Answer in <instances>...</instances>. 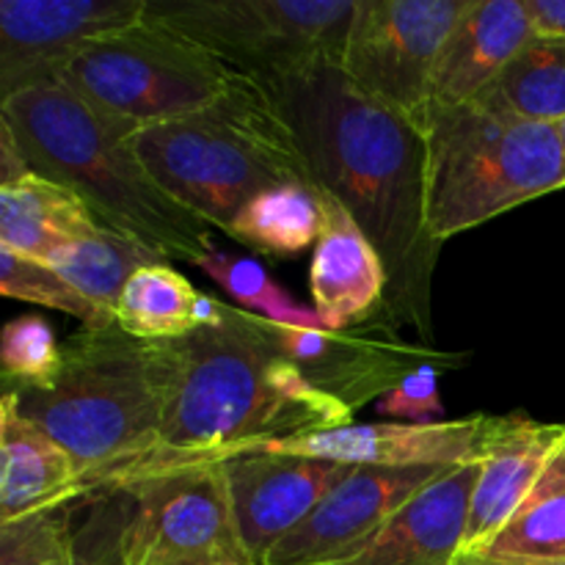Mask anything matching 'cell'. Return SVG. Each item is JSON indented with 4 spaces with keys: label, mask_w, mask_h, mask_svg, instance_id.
Returning a JSON list of instances; mask_svg holds the SVG:
<instances>
[{
    "label": "cell",
    "mask_w": 565,
    "mask_h": 565,
    "mask_svg": "<svg viewBox=\"0 0 565 565\" xmlns=\"http://www.w3.org/2000/svg\"><path fill=\"white\" fill-rule=\"evenodd\" d=\"M312 309L323 329L367 323L386 303V268L353 215L323 191V232L309 268Z\"/></svg>",
    "instance_id": "ac0fdd59"
},
{
    "label": "cell",
    "mask_w": 565,
    "mask_h": 565,
    "mask_svg": "<svg viewBox=\"0 0 565 565\" xmlns=\"http://www.w3.org/2000/svg\"><path fill=\"white\" fill-rule=\"evenodd\" d=\"M0 565H77L66 508L0 524Z\"/></svg>",
    "instance_id": "f546056e"
},
{
    "label": "cell",
    "mask_w": 565,
    "mask_h": 565,
    "mask_svg": "<svg viewBox=\"0 0 565 565\" xmlns=\"http://www.w3.org/2000/svg\"><path fill=\"white\" fill-rule=\"evenodd\" d=\"M425 215L430 241L494 221L508 210L565 188V149L557 125L524 121L480 105L428 108Z\"/></svg>",
    "instance_id": "8992f818"
},
{
    "label": "cell",
    "mask_w": 565,
    "mask_h": 565,
    "mask_svg": "<svg viewBox=\"0 0 565 565\" xmlns=\"http://www.w3.org/2000/svg\"><path fill=\"white\" fill-rule=\"evenodd\" d=\"M452 565H565V561H519V557H491L483 552H461Z\"/></svg>",
    "instance_id": "d6a6232c"
},
{
    "label": "cell",
    "mask_w": 565,
    "mask_h": 565,
    "mask_svg": "<svg viewBox=\"0 0 565 565\" xmlns=\"http://www.w3.org/2000/svg\"><path fill=\"white\" fill-rule=\"evenodd\" d=\"M480 463L450 467L414 494L359 555L340 565H452L463 552Z\"/></svg>",
    "instance_id": "e0dca14e"
},
{
    "label": "cell",
    "mask_w": 565,
    "mask_h": 565,
    "mask_svg": "<svg viewBox=\"0 0 565 565\" xmlns=\"http://www.w3.org/2000/svg\"><path fill=\"white\" fill-rule=\"evenodd\" d=\"M0 292L6 298L39 303V307L70 315V318L81 320L86 329L116 323L110 315H105L88 298H83L53 265L42 263V259L22 257V254L11 252L6 246H0Z\"/></svg>",
    "instance_id": "83f0119b"
},
{
    "label": "cell",
    "mask_w": 565,
    "mask_h": 565,
    "mask_svg": "<svg viewBox=\"0 0 565 565\" xmlns=\"http://www.w3.org/2000/svg\"><path fill=\"white\" fill-rule=\"evenodd\" d=\"M375 408L384 417L406 419V423H434L430 417L445 412V403L439 397V367L425 364V367L414 370L395 390L386 392L375 403Z\"/></svg>",
    "instance_id": "4dcf8cb0"
},
{
    "label": "cell",
    "mask_w": 565,
    "mask_h": 565,
    "mask_svg": "<svg viewBox=\"0 0 565 565\" xmlns=\"http://www.w3.org/2000/svg\"><path fill=\"white\" fill-rule=\"evenodd\" d=\"M224 303L193 290L171 263L147 265L127 281L116 307V326L141 342H169L213 326Z\"/></svg>",
    "instance_id": "7402d4cb"
},
{
    "label": "cell",
    "mask_w": 565,
    "mask_h": 565,
    "mask_svg": "<svg viewBox=\"0 0 565 565\" xmlns=\"http://www.w3.org/2000/svg\"><path fill=\"white\" fill-rule=\"evenodd\" d=\"M533 17L535 33L541 36H565V0H524Z\"/></svg>",
    "instance_id": "1f68e13d"
},
{
    "label": "cell",
    "mask_w": 565,
    "mask_h": 565,
    "mask_svg": "<svg viewBox=\"0 0 565 565\" xmlns=\"http://www.w3.org/2000/svg\"><path fill=\"white\" fill-rule=\"evenodd\" d=\"M224 467L243 546L257 565L348 478L353 467L303 456L246 452Z\"/></svg>",
    "instance_id": "4fadbf2b"
},
{
    "label": "cell",
    "mask_w": 565,
    "mask_h": 565,
    "mask_svg": "<svg viewBox=\"0 0 565 565\" xmlns=\"http://www.w3.org/2000/svg\"><path fill=\"white\" fill-rule=\"evenodd\" d=\"M147 345L160 392V436L127 480L224 463L268 441L351 425V408L320 392L287 356L276 323L248 309L224 303L218 323Z\"/></svg>",
    "instance_id": "7a4b0ae2"
},
{
    "label": "cell",
    "mask_w": 565,
    "mask_h": 565,
    "mask_svg": "<svg viewBox=\"0 0 565 565\" xmlns=\"http://www.w3.org/2000/svg\"><path fill=\"white\" fill-rule=\"evenodd\" d=\"M486 414L434 423H373L342 425L268 441L254 452L303 456L342 467H461L480 461Z\"/></svg>",
    "instance_id": "9a60e30c"
},
{
    "label": "cell",
    "mask_w": 565,
    "mask_h": 565,
    "mask_svg": "<svg viewBox=\"0 0 565 565\" xmlns=\"http://www.w3.org/2000/svg\"><path fill=\"white\" fill-rule=\"evenodd\" d=\"M279 108L318 180L353 215L386 268L390 323L434 340L430 287L441 246L425 215V132L364 92L337 61L254 81Z\"/></svg>",
    "instance_id": "6da1fadb"
},
{
    "label": "cell",
    "mask_w": 565,
    "mask_h": 565,
    "mask_svg": "<svg viewBox=\"0 0 565 565\" xmlns=\"http://www.w3.org/2000/svg\"><path fill=\"white\" fill-rule=\"evenodd\" d=\"M83 497L70 452L22 417L14 397L0 401V524L61 511Z\"/></svg>",
    "instance_id": "ffe728a7"
},
{
    "label": "cell",
    "mask_w": 565,
    "mask_h": 565,
    "mask_svg": "<svg viewBox=\"0 0 565 565\" xmlns=\"http://www.w3.org/2000/svg\"><path fill=\"white\" fill-rule=\"evenodd\" d=\"M114 511V565H257L243 546L224 467L166 469L105 489Z\"/></svg>",
    "instance_id": "9c48e42d"
},
{
    "label": "cell",
    "mask_w": 565,
    "mask_h": 565,
    "mask_svg": "<svg viewBox=\"0 0 565 565\" xmlns=\"http://www.w3.org/2000/svg\"><path fill=\"white\" fill-rule=\"evenodd\" d=\"M279 340L287 356L303 370L309 381L326 395L345 403L353 414L364 403L384 397L406 375L425 364H445L447 359H461L439 353L434 348L412 345L397 334V329H381L375 334L364 331H329L279 326Z\"/></svg>",
    "instance_id": "5bb4252c"
},
{
    "label": "cell",
    "mask_w": 565,
    "mask_h": 565,
    "mask_svg": "<svg viewBox=\"0 0 565 565\" xmlns=\"http://www.w3.org/2000/svg\"><path fill=\"white\" fill-rule=\"evenodd\" d=\"M147 9L149 0H0V99L55 81L86 44Z\"/></svg>",
    "instance_id": "8fae6325"
},
{
    "label": "cell",
    "mask_w": 565,
    "mask_h": 565,
    "mask_svg": "<svg viewBox=\"0 0 565 565\" xmlns=\"http://www.w3.org/2000/svg\"><path fill=\"white\" fill-rule=\"evenodd\" d=\"M103 230L86 202L36 171L0 182V246L50 263L53 254Z\"/></svg>",
    "instance_id": "44dd1931"
},
{
    "label": "cell",
    "mask_w": 565,
    "mask_h": 565,
    "mask_svg": "<svg viewBox=\"0 0 565 565\" xmlns=\"http://www.w3.org/2000/svg\"><path fill=\"white\" fill-rule=\"evenodd\" d=\"M533 36L524 0H467L441 47L428 108L475 103Z\"/></svg>",
    "instance_id": "d6986e66"
},
{
    "label": "cell",
    "mask_w": 565,
    "mask_h": 565,
    "mask_svg": "<svg viewBox=\"0 0 565 565\" xmlns=\"http://www.w3.org/2000/svg\"><path fill=\"white\" fill-rule=\"evenodd\" d=\"M237 77L202 44L147 14L86 44L55 81L141 130L207 108Z\"/></svg>",
    "instance_id": "52a82bcc"
},
{
    "label": "cell",
    "mask_w": 565,
    "mask_h": 565,
    "mask_svg": "<svg viewBox=\"0 0 565 565\" xmlns=\"http://www.w3.org/2000/svg\"><path fill=\"white\" fill-rule=\"evenodd\" d=\"M359 0H149V17L185 33L248 81L342 64Z\"/></svg>",
    "instance_id": "ba28073f"
},
{
    "label": "cell",
    "mask_w": 565,
    "mask_h": 565,
    "mask_svg": "<svg viewBox=\"0 0 565 565\" xmlns=\"http://www.w3.org/2000/svg\"><path fill=\"white\" fill-rule=\"evenodd\" d=\"M463 6L467 0H359L342 70L364 92L419 121Z\"/></svg>",
    "instance_id": "30bf717a"
},
{
    "label": "cell",
    "mask_w": 565,
    "mask_h": 565,
    "mask_svg": "<svg viewBox=\"0 0 565 565\" xmlns=\"http://www.w3.org/2000/svg\"><path fill=\"white\" fill-rule=\"evenodd\" d=\"M563 445L565 423H539L527 414H486L463 552H480L505 527Z\"/></svg>",
    "instance_id": "2e32d148"
},
{
    "label": "cell",
    "mask_w": 565,
    "mask_h": 565,
    "mask_svg": "<svg viewBox=\"0 0 565 565\" xmlns=\"http://www.w3.org/2000/svg\"><path fill=\"white\" fill-rule=\"evenodd\" d=\"M199 268L226 292L235 298L241 307L248 312L259 315V318L270 320L279 326H298V329H323L315 309L298 303L290 292L281 290L279 281L259 265L257 259L235 257L230 252L213 248L207 257L202 259Z\"/></svg>",
    "instance_id": "4316f807"
},
{
    "label": "cell",
    "mask_w": 565,
    "mask_h": 565,
    "mask_svg": "<svg viewBox=\"0 0 565 565\" xmlns=\"http://www.w3.org/2000/svg\"><path fill=\"white\" fill-rule=\"evenodd\" d=\"M557 130H561V141H563V149H565V119L557 125Z\"/></svg>",
    "instance_id": "836d02e7"
},
{
    "label": "cell",
    "mask_w": 565,
    "mask_h": 565,
    "mask_svg": "<svg viewBox=\"0 0 565 565\" xmlns=\"http://www.w3.org/2000/svg\"><path fill=\"white\" fill-rule=\"evenodd\" d=\"M480 552L519 561H565V445L522 508Z\"/></svg>",
    "instance_id": "484cf974"
},
{
    "label": "cell",
    "mask_w": 565,
    "mask_h": 565,
    "mask_svg": "<svg viewBox=\"0 0 565 565\" xmlns=\"http://www.w3.org/2000/svg\"><path fill=\"white\" fill-rule=\"evenodd\" d=\"M6 125L28 169L75 191L99 224L143 243L169 263L202 265L213 226L158 185L138 154V127L83 99L61 81H44L0 99Z\"/></svg>",
    "instance_id": "3957f363"
},
{
    "label": "cell",
    "mask_w": 565,
    "mask_h": 565,
    "mask_svg": "<svg viewBox=\"0 0 565 565\" xmlns=\"http://www.w3.org/2000/svg\"><path fill=\"white\" fill-rule=\"evenodd\" d=\"M6 392L39 390L53 384L61 370V345L53 329L39 315H22L6 323L0 342Z\"/></svg>",
    "instance_id": "f1b7e54d"
},
{
    "label": "cell",
    "mask_w": 565,
    "mask_h": 565,
    "mask_svg": "<svg viewBox=\"0 0 565 565\" xmlns=\"http://www.w3.org/2000/svg\"><path fill=\"white\" fill-rule=\"evenodd\" d=\"M450 467H353L263 565H340L364 550L386 522Z\"/></svg>",
    "instance_id": "7c38bea8"
},
{
    "label": "cell",
    "mask_w": 565,
    "mask_h": 565,
    "mask_svg": "<svg viewBox=\"0 0 565 565\" xmlns=\"http://www.w3.org/2000/svg\"><path fill=\"white\" fill-rule=\"evenodd\" d=\"M475 105L524 121L561 125L565 119V36L535 33L480 92Z\"/></svg>",
    "instance_id": "603a6c76"
},
{
    "label": "cell",
    "mask_w": 565,
    "mask_h": 565,
    "mask_svg": "<svg viewBox=\"0 0 565 565\" xmlns=\"http://www.w3.org/2000/svg\"><path fill=\"white\" fill-rule=\"evenodd\" d=\"M158 263H169V259L160 257L158 252H152L143 243L121 235V232L108 230V226L86 237H77L75 243L64 246L50 259V265L83 298H88L94 307L103 309L114 320L127 281L141 268Z\"/></svg>",
    "instance_id": "cb8c5ba5"
},
{
    "label": "cell",
    "mask_w": 565,
    "mask_h": 565,
    "mask_svg": "<svg viewBox=\"0 0 565 565\" xmlns=\"http://www.w3.org/2000/svg\"><path fill=\"white\" fill-rule=\"evenodd\" d=\"M323 232V191L307 185L268 188L237 213L226 235L268 257H296L318 246Z\"/></svg>",
    "instance_id": "d4e9b609"
},
{
    "label": "cell",
    "mask_w": 565,
    "mask_h": 565,
    "mask_svg": "<svg viewBox=\"0 0 565 565\" xmlns=\"http://www.w3.org/2000/svg\"><path fill=\"white\" fill-rule=\"evenodd\" d=\"M132 143L158 185L221 232L268 188L320 191L292 127L248 77L196 114L141 127Z\"/></svg>",
    "instance_id": "5b68a950"
},
{
    "label": "cell",
    "mask_w": 565,
    "mask_h": 565,
    "mask_svg": "<svg viewBox=\"0 0 565 565\" xmlns=\"http://www.w3.org/2000/svg\"><path fill=\"white\" fill-rule=\"evenodd\" d=\"M9 395L22 417L70 452L83 497L119 486L158 445L160 392L149 345L116 323L83 326L61 342L53 384Z\"/></svg>",
    "instance_id": "277c9868"
}]
</instances>
